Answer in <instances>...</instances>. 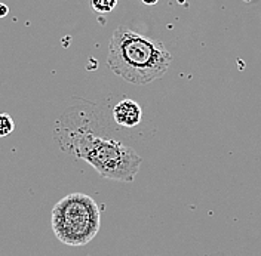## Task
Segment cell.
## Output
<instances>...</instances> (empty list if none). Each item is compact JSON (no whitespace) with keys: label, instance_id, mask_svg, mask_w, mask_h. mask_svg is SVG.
Instances as JSON below:
<instances>
[{"label":"cell","instance_id":"obj_1","mask_svg":"<svg viewBox=\"0 0 261 256\" xmlns=\"http://www.w3.org/2000/svg\"><path fill=\"white\" fill-rule=\"evenodd\" d=\"M95 119L94 114L88 116L85 107H79V111L77 108L67 110L57 128L58 144L74 159L86 161L99 176L132 182L143 159L134 148L98 133V126H92Z\"/></svg>","mask_w":261,"mask_h":256},{"label":"cell","instance_id":"obj_2","mask_svg":"<svg viewBox=\"0 0 261 256\" xmlns=\"http://www.w3.org/2000/svg\"><path fill=\"white\" fill-rule=\"evenodd\" d=\"M172 55L163 42L120 25L109 42L107 64L116 76L134 84L161 79L169 70Z\"/></svg>","mask_w":261,"mask_h":256},{"label":"cell","instance_id":"obj_3","mask_svg":"<svg viewBox=\"0 0 261 256\" xmlns=\"http://www.w3.org/2000/svg\"><path fill=\"white\" fill-rule=\"evenodd\" d=\"M50 226L61 243L81 247L97 237L101 226V212L97 202L83 192L63 197L50 212Z\"/></svg>","mask_w":261,"mask_h":256},{"label":"cell","instance_id":"obj_4","mask_svg":"<svg viewBox=\"0 0 261 256\" xmlns=\"http://www.w3.org/2000/svg\"><path fill=\"white\" fill-rule=\"evenodd\" d=\"M113 119L119 126L135 128L143 120V108L137 101L125 98L114 105Z\"/></svg>","mask_w":261,"mask_h":256},{"label":"cell","instance_id":"obj_5","mask_svg":"<svg viewBox=\"0 0 261 256\" xmlns=\"http://www.w3.org/2000/svg\"><path fill=\"white\" fill-rule=\"evenodd\" d=\"M15 129V123L8 112H0V138H6Z\"/></svg>","mask_w":261,"mask_h":256},{"label":"cell","instance_id":"obj_6","mask_svg":"<svg viewBox=\"0 0 261 256\" xmlns=\"http://www.w3.org/2000/svg\"><path fill=\"white\" fill-rule=\"evenodd\" d=\"M119 0H91L94 11L98 14H109L112 12Z\"/></svg>","mask_w":261,"mask_h":256},{"label":"cell","instance_id":"obj_7","mask_svg":"<svg viewBox=\"0 0 261 256\" xmlns=\"http://www.w3.org/2000/svg\"><path fill=\"white\" fill-rule=\"evenodd\" d=\"M8 14H9V8H8V5L0 3V18H5Z\"/></svg>","mask_w":261,"mask_h":256},{"label":"cell","instance_id":"obj_8","mask_svg":"<svg viewBox=\"0 0 261 256\" xmlns=\"http://www.w3.org/2000/svg\"><path fill=\"white\" fill-rule=\"evenodd\" d=\"M141 2H143L144 5H147V6H153V5H156L159 0H141Z\"/></svg>","mask_w":261,"mask_h":256}]
</instances>
